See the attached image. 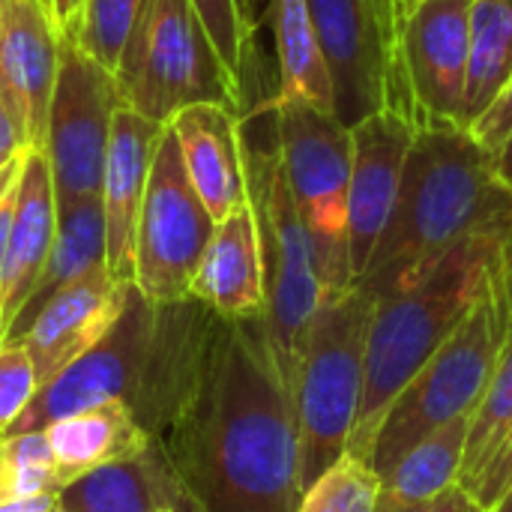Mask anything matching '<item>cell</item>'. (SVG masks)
Returning a JSON list of instances; mask_svg holds the SVG:
<instances>
[{
    "mask_svg": "<svg viewBox=\"0 0 512 512\" xmlns=\"http://www.w3.org/2000/svg\"><path fill=\"white\" fill-rule=\"evenodd\" d=\"M120 105L117 78L63 36L42 150L57 204L102 195L108 135Z\"/></svg>",
    "mask_w": 512,
    "mask_h": 512,
    "instance_id": "7c38bea8",
    "label": "cell"
},
{
    "mask_svg": "<svg viewBox=\"0 0 512 512\" xmlns=\"http://www.w3.org/2000/svg\"><path fill=\"white\" fill-rule=\"evenodd\" d=\"M3 438H6V432H0V441H3Z\"/></svg>",
    "mask_w": 512,
    "mask_h": 512,
    "instance_id": "c3c4849f",
    "label": "cell"
},
{
    "mask_svg": "<svg viewBox=\"0 0 512 512\" xmlns=\"http://www.w3.org/2000/svg\"><path fill=\"white\" fill-rule=\"evenodd\" d=\"M42 432L51 444L63 486L96 468L138 459L153 444L150 432L120 399H108L93 408L66 414L48 423Z\"/></svg>",
    "mask_w": 512,
    "mask_h": 512,
    "instance_id": "44dd1931",
    "label": "cell"
},
{
    "mask_svg": "<svg viewBox=\"0 0 512 512\" xmlns=\"http://www.w3.org/2000/svg\"><path fill=\"white\" fill-rule=\"evenodd\" d=\"M474 0H420L402 15V63L417 126L459 123Z\"/></svg>",
    "mask_w": 512,
    "mask_h": 512,
    "instance_id": "4fadbf2b",
    "label": "cell"
},
{
    "mask_svg": "<svg viewBox=\"0 0 512 512\" xmlns=\"http://www.w3.org/2000/svg\"><path fill=\"white\" fill-rule=\"evenodd\" d=\"M222 66L243 90V72L249 60V24L240 0H192Z\"/></svg>",
    "mask_w": 512,
    "mask_h": 512,
    "instance_id": "4dcf8cb0",
    "label": "cell"
},
{
    "mask_svg": "<svg viewBox=\"0 0 512 512\" xmlns=\"http://www.w3.org/2000/svg\"><path fill=\"white\" fill-rule=\"evenodd\" d=\"M512 486V426L504 432V438L498 441V447L492 450L483 474L477 477V483L471 486V495L492 510L498 504V498Z\"/></svg>",
    "mask_w": 512,
    "mask_h": 512,
    "instance_id": "836d02e7",
    "label": "cell"
},
{
    "mask_svg": "<svg viewBox=\"0 0 512 512\" xmlns=\"http://www.w3.org/2000/svg\"><path fill=\"white\" fill-rule=\"evenodd\" d=\"M78 3H81V0H72V12H75V6H78Z\"/></svg>",
    "mask_w": 512,
    "mask_h": 512,
    "instance_id": "bcb514c9",
    "label": "cell"
},
{
    "mask_svg": "<svg viewBox=\"0 0 512 512\" xmlns=\"http://www.w3.org/2000/svg\"><path fill=\"white\" fill-rule=\"evenodd\" d=\"M39 3H42V6H45V9H48L51 15H54V0H39ZM54 21H57V18H54ZM57 27H60V24H57Z\"/></svg>",
    "mask_w": 512,
    "mask_h": 512,
    "instance_id": "7bdbcfd3",
    "label": "cell"
},
{
    "mask_svg": "<svg viewBox=\"0 0 512 512\" xmlns=\"http://www.w3.org/2000/svg\"><path fill=\"white\" fill-rule=\"evenodd\" d=\"M512 75V0H474L471 48L462 99V126L468 129L501 93Z\"/></svg>",
    "mask_w": 512,
    "mask_h": 512,
    "instance_id": "484cf974",
    "label": "cell"
},
{
    "mask_svg": "<svg viewBox=\"0 0 512 512\" xmlns=\"http://www.w3.org/2000/svg\"><path fill=\"white\" fill-rule=\"evenodd\" d=\"M63 489L51 444L42 429L0 441V501L57 495Z\"/></svg>",
    "mask_w": 512,
    "mask_h": 512,
    "instance_id": "f1b7e54d",
    "label": "cell"
},
{
    "mask_svg": "<svg viewBox=\"0 0 512 512\" xmlns=\"http://www.w3.org/2000/svg\"><path fill=\"white\" fill-rule=\"evenodd\" d=\"M39 390L33 360L21 342L0 345V432H6Z\"/></svg>",
    "mask_w": 512,
    "mask_h": 512,
    "instance_id": "1f68e13d",
    "label": "cell"
},
{
    "mask_svg": "<svg viewBox=\"0 0 512 512\" xmlns=\"http://www.w3.org/2000/svg\"><path fill=\"white\" fill-rule=\"evenodd\" d=\"M18 153H24V129L9 102L0 96V162H9Z\"/></svg>",
    "mask_w": 512,
    "mask_h": 512,
    "instance_id": "d590c367",
    "label": "cell"
},
{
    "mask_svg": "<svg viewBox=\"0 0 512 512\" xmlns=\"http://www.w3.org/2000/svg\"><path fill=\"white\" fill-rule=\"evenodd\" d=\"M372 303L360 285L324 297L306 333L291 381L303 492L348 453L363 399Z\"/></svg>",
    "mask_w": 512,
    "mask_h": 512,
    "instance_id": "5b68a950",
    "label": "cell"
},
{
    "mask_svg": "<svg viewBox=\"0 0 512 512\" xmlns=\"http://www.w3.org/2000/svg\"><path fill=\"white\" fill-rule=\"evenodd\" d=\"M114 78L123 105L165 126L195 102L243 111V90L222 66L192 0H144Z\"/></svg>",
    "mask_w": 512,
    "mask_h": 512,
    "instance_id": "8992f818",
    "label": "cell"
},
{
    "mask_svg": "<svg viewBox=\"0 0 512 512\" xmlns=\"http://www.w3.org/2000/svg\"><path fill=\"white\" fill-rule=\"evenodd\" d=\"M162 132L165 123H156L129 105L114 111L102 174V207L108 240L105 267L117 282H132L135 276V228Z\"/></svg>",
    "mask_w": 512,
    "mask_h": 512,
    "instance_id": "e0dca14e",
    "label": "cell"
},
{
    "mask_svg": "<svg viewBox=\"0 0 512 512\" xmlns=\"http://www.w3.org/2000/svg\"><path fill=\"white\" fill-rule=\"evenodd\" d=\"M153 444L192 512H297L294 399L264 318L210 315L186 390Z\"/></svg>",
    "mask_w": 512,
    "mask_h": 512,
    "instance_id": "6da1fadb",
    "label": "cell"
},
{
    "mask_svg": "<svg viewBox=\"0 0 512 512\" xmlns=\"http://www.w3.org/2000/svg\"><path fill=\"white\" fill-rule=\"evenodd\" d=\"M156 512H186V510H180V507H162V510H156Z\"/></svg>",
    "mask_w": 512,
    "mask_h": 512,
    "instance_id": "f6af8a7d",
    "label": "cell"
},
{
    "mask_svg": "<svg viewBox=\"0 0 512 512\" xmlns=\"http://www.w3.org/2000/svg\"><path fill=\"white\" fill-rule=\"evenodd\" d=\"M417 123L378 111L351 126V186H348V255L354 279L363 276L390 210L399 195L405 159L414 141Z\"/></svg>",
    "mask_w": 512,
    "mask_h": 512,
    "instance_id": "5bb4252c",
    "label": "cell"
},
{
    "mask_svg": "<svg viewBox=\"0 0 512 512\" xmlns=\"http://www.w3.org/2000/svg\"><path fill=\"white\" fill-rule=\"evenodd\" d=\"M213 228L216 219L207 213L186 177L177 135L171 126H165L156 144L135 228L132 285L141 291V297L153 306L189 300V285Z\"/></svg>",
    "mask_w": 512,
    "mask_h": 512,
    "instance_id": "8fae6325",
    "label": "cell"
},
{
    "mask_svg": "<svg viewBox=\"0 0 512 512\" xmlns=\"http://www.w3.org/2000/svg\"><path fill=\"white\" fill-rule=\"evenodd\" d=\"M396 3H399V9H402V15H405V12H408V9H414L420 0H396Z\"/></svg>",
    "mask_w": 512,
    "mask_h": 512,
    "instance_id": "b9f144b4",
    "label": "cell"
},
{
    "mask_svg": "<svg viewBox=\"0 0 512 512\" xmlns=\"http://www.w3.org/2000/svg\"><path fill=\"white\" fill-rule=\"evenodd\" d=\"M324 54L333 111L348 129L378 111L417 123L402 63V9L396 0H309Z\"/></svg>",
    "mask_w": 512,
    "mask_h": 512,
    "instance_id": "30bf717a",
    "label": "cell"
},
{
    "mask_svg": "<svg viewBox=\"0 0 512 512\" xmlns=\"http://www.w3.org/2000/svg\"><path fill=\"white\" fill-rule=\"evenodd\" d=\"M63 30L39 0H0V96L24 129V150H45Z\"/></svg>",
    "mask_w": 512,
    "mask_h": 512,
    "instance_id": "9a60e30c",
    "label": "cell"
},
{
    "mask_svg": "<svg viewBox=\"0 0 512 512\" xmlns=\"http://www.w3.org/2000/svg\"><path fill=\"white\" fill-rule=\"evenodd\" d=\"M129 288L132 282H117L105 264L93 267L51 294L21 336L9 339L27 348L39 387L87 354L114 327L126 306Z\"/></svg>",
    "mask_w": 512,
    "mask_h": 512,
    "instance_id": "2e32d148",
    "label": "cell"
},
{
    "mask_svg": "<svg viewBox=\"0 0 512 512\" xmlns=\"http://www.w3.org/2000/svg\"><path fill=\"white\" fill-rule=\"evenodd\" d=\"M57 231V201L42 150H24L15 216L0 267V306H3V342L18 312L24 309Z\"/></svg>",
    "mask_w": 512,
    "mask_h": 512,
    "instance_id": "ffe728a7",
    "label": "cell"
},
{
    "mask_svg": "<svg viewBox=\"0 0 512 512\" xmlns=\"http://www.w3.org/2000/svg\"><path fill=\"white\" fill-rule=\"evenodd\" d=\"M105 207L102 195L63 201L57 204V231L51 252L45 258V267L18 312L15 324L6 333V342L21 336V330L33 321V315L48 303L51 294H57L63 285L75 282L78 276L90 273L93 267L105 264Z\"/></svg>",
    "mask_w": 512,
    "mask_h": 512,
    "instance_id": "603a6c76",
    "label": "cell"
},
{
    "mask_svg": "<svg viewBox=\"0 0 512 512\" xmlns=\"http://www.w3.org/2000/svg\"><path fill=\"white\" fill-rule=\"evenodd\" d=\"M483 234H512V186L495 153L459 123L417 126L396 204L357 285L381 297Z\"/></svg>",
    "mask_w": 512,
    "mask_h": 512,
    "instance_id": "7a4b0ae2",
    "label": "cell"
},
{
    "mask_svg": "<svg viewBox=\"0 0 512 512\" xmlns=\"http://www.w3.org/2000/svg\"><path fill=\"white\" fill-rule=\"evenodd\" d=\"M54 18H57V24L63 30L69 24V18H72V0H54Z\"/></svg>",
    "mask_w": 512,
    "mask_h": 512,
    "instance_id": "ab89813d",
    "label": "cell"
},
{
    "mask_svg": "<svg viewBox=\"0 0 512 512\" xmlns=\"http://www.w3.org/2000/svg\"><path fill=\"white\" fill-rule=\"evenodd\" d=\"M0 165H3V162H0Z\"/></svg>",
    "mask_w": 512,
    "mask_h": 512,
    "instance_id": "681fc988",
    "label": "cell"
},
{
    "mask_svg": "<svg viewBox=\"0 0 512 512\" xmlns=\"http://www.w3.org/2000/svg\"><path fill=\"white\" fill-rule=\"evenodd\" d=\"M489 512H512V486L504 492V495H501V498H498V504H495Z\"/></svg>",
    "mask_w": 512,
    "mask_h": 512,
    "instance_id": "60d3db41",
    "label": "cell"
},
{
    "mask_svg": "<svg viewBox=\"0 0 512 512\" xmlns=\"http://www.w3.org/2000/svg\"><path fill=\"white\" fill-rule=\"evenodd\" d=\"M0 345H3V306H0Z\"/></svg>",
    "mask_w": 512,
    "mask_h": 512,
    "instance_id": "ee69618b",
    "label": "cell"
},
{
    "mask_svg": "<svg viewBox=\"0 0 512 512\" xmlns=\"http://www.w3.org/2000/svg\"><path fill=\"white\" fill-rule=\"evenodd\" d=\"M165 357V309L153 306L132 285L126 306L114 327L63 372L45 381L6 435L36 432L48 423L93 408L108 399H120L132 408L144 426L153 399L156 381Z\"/></svg>",
    "mask_w": 512,
    "mask_h": 512,
    "instance_id": "ba28073f",
    "label": "cell"
},
{
    "mask_svg": "<svg viewBox=\"0 0 512 512\" xmlns=\"http://www.w3.org/2000/svg\"><path fill=\"white\" fill-rule=\"evenodd\" d=\"M264 108L273 111L285 180L315 240L327 297L342 294L357 285L348 255L351 129L336 114L303 102H267Z\"/></svg>",
    "mask_w": 512,
    "mask_h": 512,
    "instance_id": "9c48e42d",
    "label": "cell"
},
{
    "mask_svg": "<svg viewBox=\"0 0 512 512\" xmlns=\"http://www.w3.org/2000/svg\"><path fill=\"white\" fill-rule=\"evenodd\" d=\"M141 6L144 0H81L63 27V36L105 72L117 75Z\"/></svg>",
    "mask_w": 512,
    "mask_h": 512,
    "instance_id": "83f0119b",
    "label": "cell"
},
{
    "mask_svg": "<svg viewBox=\"0 0 512 512\" xmlns=\"http://www.w3.org/2000/svg\"><path fill=\"white\" fill-rule=\"evenodd\" d=\"M273 33L279 57V90L270 105L303 102L318 111H333V84L318 48L309 0H273Z\"/></svg>",
    "mask_w": 512,
    "mask_h": 512,
    "instance_id": "d4e9b609",
    "label": "cell"
},
{
    "mask_svg": "<svg viewBox=\"0 0 512 512\" xmlns=\"http://www.w3.org/2000/svg\"><path fill=\"white\" fill-rule=\"evenodd\" d=\"M15 198H18V186L0 198V267H3V255H6V243H9L12 216H15Z\"/></svg>",
    "mask_w": 512,
    "mask_h": 512,
    "instance_id": "74e56055",
    "label": "cell"
},
{
    "mask_svg": "<svg viewBox=\"0 0 512 512\" xmlns=\"http://www.w3.org/2000/svg\"><path fill=\"white\" fill-rule=\"evenodd\" d=\"M495 162H498V171H501V177L507 180L512 186V138L501 147V153L495 156Z\"/></svg>",
    "mask_w": 512,
    "mask_h": 512,
    "instance_id": "f35d334b",
    "label": "cell"
},
{
    "mask_svg": "<svg viewBox=\"0 0 512 512\" xmlns=\"http://www.w3.org/2000/svg\"><path fill=\"white\" fill-rule=\"evenodd\" d=\"M507 327V291L495 258L486 288L471 312L429 357V363L402 387L372 432L366 462L384 474L405 450L456 420H471L480 408Z\"/></svg>",
    "mask_w": 512,
    "mask_h": 512,
    "instance_id": "277c9868",
    "label": "cell"
},
{
    "mask_svg": "<svg viewBox=\"0 0 512 512\" xmlns=\"http://www.w3.org/2000/svg\"><path fill=\"white\" fill-rule=\"evenodd\" d=\"M54 512H66V510H63V507H60V504H57V507H54Z\"/></svg>",
    "mask_w": 512,
    "mask_h": 512,
    "instance_id": "7dc6e473",
    "label": "cell"
},
{
    "mask_svg": "<svg viewBox=\"0 0 512 512\" xmlns=\"http://www.w3.org/2000/svg\"><path fill=\"white\" fill-rule=\"evenodd\" d=\"M402 512H489L471 492H465L462 486H453V489H447L444 495H438V498H432V501H426V504H417V507H411V510H402Z\"/></svg>",
    "mask_w": 512,
    "mask_h": 512,
    "instance_id": "e575fe53",
    "label": "cell"
},
{
    "mask_svg": "<svg viewBox=\"0 0 512 512\" xmlns=\"http://www.w3.org/2000/svg\"><path fill=\"white\" fill-rule=\"evenodd\" d=\"M186 177L207 213L219 222L249 201L246 144L240 117L216 102H195L171 117Z\"/></svg>",
    "mask_w": 512,
    "mask_h": 512,
    "instance_id": "ac0fdd59",
    "label": "cell"
},
{
    "mask_svg": "<svg viewBox=\"0 0 512 512\" xmlns=\"http://www.w3.org/2000/svg\"><path fill=\"white\" fill-rule=\"evenodd\" d=\"M57 495H36V498H6L0 501V512H54Z\"/></svg>",
    "mask_w": 512,
    "mask_h": 512,
    "instance_id": "8d00e7d4",
    "label": "cell"
},
{
    "mask_svg": "<svg viewBox=\"0 0 512 512\" xmlns=\"http://www.w3.org/2000/svg\"><path fill=\"white\" fill-rule=\"evenodd\" d=\"M498 264H501L504 291H507V327H504V342L498 351V363H495L489 390L471 417L465 462H462V477H459V486L465 492H471V486L483 474L492 450L498 447V441L512 426V237L504 240V246L498 252Z\"/></svg>",
    "mask_w": 512,
    "mask_h": 512,
    "instance_id": "4316f807",
    "label": "cell"
},
{
    "mask_svg": "<svg viewBox=\"0 0 512 512\" xmlns=\"http://www.w3.org/2000/svg\"><path fill=\"white\" fill-rule=\"evenodd\" d=\"M57 504L66 512H156L162 507L192 512L177 474L156 444L138 459L114 462L66 483L57 492Z\"/></svg>",
    "mask_w": 512,
    "mask_h": 512,
    "instance_id": "7402d4cb",
    "label": "cell"
},
{
    "mask_svg": "<svg viewBox=\"0 0 512 512\" xmlns=\"http://www.w3.org/2000/svg\"><path fill=\"white\" fill-rule=\"evenodd\" d=\"M504 240L495 234L462 240L402 288L375 297L366 333L363 399L348 453L366 459L372 432L390 402L477 303Z\"/></svg>",
    "mask_w": 512,
    "mask_h": 512,
    "instance_id": "3957f363",
    "label": "cell"
},
{
    "mask_svg": "<svg viewBox=\"0 0 512 512\" xmlns=\"http://www.w3.org/2000/svg\"><path fill=\"white\" fill-rule=\"evenodd\" d=\"M468 132L489 153H495V156L501 153V147L512 138V75L501 87V93L492 99V105L468 126Z\"/></svg>",
    "mask_w": 512,
    "mask_h": 512,
    "instance_id": "d6a6232c",
    "label": "cell"
},
{
    "mask_svg": "<svg viewBox=\"0 0 512 512\" xmlns=\"http://www.w3.org/2000/svg\"><path fill=\"white\" fill-rule=\"evenodd\" d=\"M246 174H249V204L255 210L261 249H264V276H267L264 324L279 369L291 387L306 333L327 297V288H324L315 240L291 198L279 147L273 144L267 150H246Z\"/></svg>",
    "mask_w": 512,
    "mask_h": 512,
    "instance_id": "52a82bcc",
    "label": "cell"
},
{
    "mask_svg": "<svg viewBox=\"0 0 512 512\" xmlns=\"http://www.w3.org/2000/svg\"><path fill=\"white\" fill-rule=\"evenodd\" d=\"M189 297L228 321L264 318L267 276L261 231L252 204H240L216 222L213 237L198 261Z\"/></svg>",
    "mask_w": 512,
    "mask_h": 512,
    "instance_id": "d6986e66",
    "label": "cell"
},
{
    "mask_svg": "<svg viewBox=\"0 0 512 512\" xmlns=\"http://www.w3.org/2000/svg\"><path fill=\"white\" fill-rule=\"evenodd\" d=\"M378 495V471L366 459L345 453L303 492L297 512H378Z\"/></svg>",
    "mask_w": 512,
    "mask_h": 512,
    "instance_id": "f546056e",
    "label": "cell"
},
{
    "mask_svg": "<svg viewBox=\"0 0 512 512\" xmlns=\"http://www.w3.org/2000/svg\"><path fill=\"white\" fill-rule=\"evenodd\" d=\"M471 420H456L435 429L405 450L381 477L378 512H402L426 504L459 486Z\"/></svg>",
    "mask_w": 512,
    "mask_h": 512,
    "instance_id": "cb8c5ba5",
    "label": "cell"
}]
</instances>
